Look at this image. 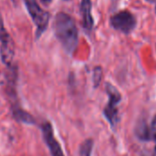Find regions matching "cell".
<instances>
[{"label": "cell", "instance_id": "6", "mask_svg": "<svg viewBox=\"0 0 156 156\" xmlns=\"http://www.w3.org/2000/svg\"><path fill=\"white\" fill-rule=\"evenodd\" d=\"M41 133H42V138L44 143L46 144L47 147L49 150L50 155L51 156H65L63 150L56 139L54 135V131L52 124L48 122H45L42 123L41 127Z\"/></svg>", "mask_w": 156, "mask_h": 156}, {"label": "cell", "instance_id": "9", "mask_svg": "<svg viewBox=\"0 0 156 156\" xmlns=\"http://www.w3.org/2000/svg\"><path fill=\"white\" fill-rule=\"evenodd\" d=\"M135 133L136 136L142 140V141H149L151 140V135H150V128L148 127L146 122L144 120L140 121L136 127H135Z\"/></svg>", "mask_w": 156, "mask_h": 156}, {"label": "cell", "instance_id": "8", "mask_svg": "<svg viewBox=\"0 0 156 156\" xmlns=\"http://www.w3.org/2000/svg\"><path fill=\"white\" fill-rule=\"evenodd\" d=\"M11 112L12 115L15 118V120L18 122L27 124V125H35L36 124V120L35 118L26 112L19 104L16 105H12L11 106Z\"/></svg>", "mask_w": 156, "mask_h": 156}, {"label": "cell", "instance_id": "14", "mask_svg": "<svg viewBox=\"0 0 156 156\" xmlns=\"http://www.w3.org/2000/svg\"><path fill=\"white\" fill-rule=\"evenodd\" d=\"M145 1L150 2V3H154V1H155V0H145Z\"/></svg>", "mask_w": 156, "mask_h": 156}, {"label": "cell", "instance_id": "5", "mask_svg": "<svg viewBox=\"0 0 156 156\" xmlns=\"http://www.w3.org/2000/svg\"><path fill=\"white\" fill-rule=\"evenodd\" d=\"M111 26L115 29L123 34H130L136 27L135 16L128 10H122L110 18Z\"/></svg>", "mask_w": 156, "mask_h": 156}, {"label": "cell", "instance_id": "16", "mask_svg": "<svg viewBox=\"0 0 156 156\" xmlns=\"http://www.w3.org/2000/svg\"><path fill=\"white\" fill-rule=\"evenodd\" d=\"M153 156H156V151H154V155Z\"/></svg>", "mask_w": 156, "mask_h": 156}, {"label": "cell", "instance_id": "13", "mask_svg": "<svg viewBox=\"0 0 156 156\" xmlns=\"http://www.w3.org/2000/svg\"><path fill=\"white\" fill-rule=\"evenodd\" d=\"M40 2H41L42 4H44V5H49V4L52 2V0H40Z\"/></svg>", "mask_w": 156, "mask_h": 156}, {"label": "cell", "instance_id": "10", "mask_svg": "<svg viewBox=\"0 0 156 156\" xmlns=\"http://www.w3.org/2000/svg\"><path fill=\"white\" fill-rule=\"evenodd\" d=\"M93 148V141L91 139L85 140L80 147V156H91Z\"/></svg>", "mask_w": 156, "mask_h": 156}, {"label": "cell", "instance_id": "3", "mask_svg": "<svg viewBox=\"0 0 156 156\" xmlns=\"http://www.w3.org/2000/svg\"><path fill=\"white\" fill-rule=\"evenodd\" d=\"M106 93L109 97L108 102L103 110V115L112 126V129L116 127L118 122V105L122 101V94L116 87L112 85L110 82L105 84Z\"/></svg>", "mask_w": 156, "mask_h": 156}, {"label": "cell", "instance_id": "12", "mask_svg": "<svg viewBox=\"0 0 156 156\" xmlns=\"http://www.w3.org/2000/svg\"><path fill=\"white\" fill-rule=\"evenodd\" d=\"M150 135H151V140H154V141L155 142L156 144V114L154 115V117L153 118V121H152V123H151V127H150Z\"/></svg>", "mask_w": 156, "mask_h": 156}, {"label": "cell", "instance_id": "11", "mask_svg": "<svg viewBox=\"0 0 156 156\" xmlns=\"http://www.w3.org/2000/svg\"><path fill=\"white\" fill-rule=\"evenodd\" d=\"M102 68L101 66H96L93 69V73H92V82H93V87L98 88L102 80Z\"/></svg>", "mask_w": 156, "mask_h": 156}, {"label": "cell", "instance_id": "4", "mask_svg": "<svg viewBox=\"0 0 156 156\" xmlns=\"http://www.w3.org/2000/svg\"><path fill=\"white\" fill-rule=\"evenodd\" d=\"M0 57L2 62L10 67L14 65L15 57V44L14 41L5 27L4 19L0 11Z\"/></svg>", "mask_w": 156, "mask_h": 156}, {"label": "cell", "instance_id": "1", "mask_svg": "<svg viewBox=\"0 0 156 156\" xmlns=\"http://www.w3.org/2000/svg\"><path fill=\"white\" fill-rule=\"evenodd\" d=\"M53 30L64 50L71 55L79 44V30L74 18L65 12H58L53 19Z\"/></svg>", "mask_w": 156, "mask_h": 156}, {"label": "cell", "instance_id": "7", "mask_svg": "<svg viewBox=\"0 0 156 156\" xmlns=\"http://www.w3.org/2000/svg\"><path fill=\"white\" fill-rule=\"evenodd\" d=\"M92 3L91 0H81L80 10L82 17V26L88 32L91 31L94 27V19L91 14Z\"/></svg>", "mask_w": 156, "mask_h": 156}, {"label": "cell", "instance_id": "15", "mask_svg": "<svg viewBox=\"0 0 156 156\" xmlns=\"http://www.w3.org/2000/svg\"><path fill=\"white\" fill-rule=\"evenodd\" d=\"M154 4H155V7H154V10H155V14H156V0L154 1Z\"/></svg>", "mask_w": 156, "mask_h": 156}, {"label": "cell", "instance_id": "2", "mask_svg": "<svg viewBox=\"0 0 156 156\" xmlns=\"http://www.w3.org/2000/svg\"><path fill=\"white\" fill-rule=\"evenodd\" d=\"M23 2L28 12V15L37 27L36 38L38 39L48 27L50 15L39 5L37 0H23Z\"/></svg>", "mask_w": 156, "mask_h": 156}]
</instances>
